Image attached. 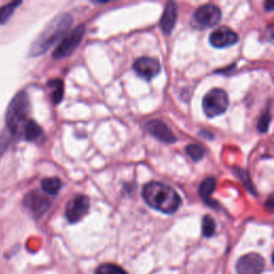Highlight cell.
Returning a JSON list of instances; mask_svg holds the SVG:
<instances>
[{"mask_svg":"<svg viewBox=\"0 0 274 274\" xmlns=\"http://www.w3.org/2000/svg\"><path fill=\"white\" fill-rule=\"evenodd\" d=\"M62 182L59 178L52 177V178H45L41 181V189L44 193L49 194V195H57L61 190Z\"/></svg>","mask_w":274,"mask_h":274,"instance_id":"cell-16","label":"cell"},{"mask_svg":"<svg viewBox=\"0 0 274 274\" xmlns=\"http://www.w3.org/2000/svg\"><path fill=\"white\" fill-rule=\"evenodd\" d=\"M230 100L226 91L220 88L210 90L202 99V109L209 118L223 115L228 108Z\"/></svg>","mask_w":274,"mask_h":274,"instance_id":"cell-4","label":"cell"},{"mask_svg":"<svg viewBox=\"0 0 274 274\" xmlns=\"http://www.w3.org/2000/svg\"><path fill=\"white\" fill-rule=\"evenodd\" d=\"M186 152L194 162H198V161H200V159L203 158V156L206 154V149L201 145L192 144V145H188L186 147Z\"/></svg>","mask_w":274,"mask_h":274,"instance_id":"cell-19","label":"cell"},{"mask_svg":"<svg viewBox=\"0 0 274 274\" xmlns=\"http://www.w3.org/2000/svg\"><path fill=\"white\" fill-rule=\"evenodd\" d=\"M72 22V16L68 13H62L56 16L33 41L29 50V56L39 57L47 53L55 43L58 42L70 30Z\"/></svg>","mask_w":274,"mask_h":274,"instance_id":"cell-2","label":"cell"},{"mask_svg":"<svg viewBox=\"0 0 274 274\" xmlns=\"http://www.w3.org/2000/svg\"><path fill=\"white\" fill-rule=\"evenodd\" d=\"M177 16L178 10L176 4L171 2L167 3L161 17V21H159V26H161L162 31L166 36H169V34L173 32L177 22Z\"/></svg>","mask_w":274,"mask_h":274,"instance_id":"cell-13","label":"cell"},{"mask_svg":"<svg viewBox=\"0 0 274 274\" xmlns=\"http://www.w3.org/2000/svg\"><path fill=\"white\" fill-rule=\"evenodd\" d=\"M43 131L40 125L34 120H28L24 128H22V135L27 142H36L42 136Z\"/></svg>","mask_w":274,"mask_h":274,"instance_id":"cell-15","label":"cell"},{"mask_svg":"<svg viewBox=\"0 0 274 274\" xmlns=\"http://www.w3.org/2000/svg\"><path fill=\"white\" fill-rule=\"evenodd\" d=\"M90 199L86 195L79 194L67 202L65 207V218L68 223L74 224L81 221L88 213Z\"/></svg>","mask_w":274,"mask_h":274,"instance_id":"cell-7","label":"cell"},{"mask_svg":"<svg viewBox=\"0 0 274 274\" xmlns=\"http://www.w3.org/2000/svg\"><path fill=\"white\" fill-rule=\"evenodd\" d=\"M85 31V26L79 25L75 27L72 31L68 32L58 44V47L55 49L53 53V58L56 60H61L68 56H71L78 48L79 43L82 42Z\"/></svg>","mask_w":274,"mask_h":274,"instance_id":"cell-6","label":"cell"},{"mask_svg":"<svg viewBox=\"0 0 274 274\" xmlns=\"http://www.w3.org/2000/svg\"><path fill=\"white\" fill-rule=\"evenodd\" d=\"M146 130L155 140L164 144H174L177 139L171 130L161 120H150L146 124Z\"/></svg>","mask_w":274,"mask_h":274,"instance_id":"cell-12","label":"cell"},{"mask_svg":"<svg viewBox=\"0 0 274 274\" xmlns=\"http://www.w3.org/2000/svg\"><path fill=\"white\" fill-rule=\"evenodd\" d=\"M239 41V36L231 28L222 26L213 30L209 36V42L215 49H226L233 47Z\"/></svg>","mask_w":274,"mask_h":274,"instance_id":"cell-9","label":"cell"},{"mask_svg":"<svg viewBox=\"0 0 274 274\" xmlns=\"http://www.w3.org/2000/svg\"><path fill=\"white\" fill-rule=\"evenodd\" d=\"M30 111V103L28 96L24 91L18 93L10 102L6 112L7 129L11 135L18 134L28 121Z\"/></svg>","mask_w":274,"mask_h":274,"instance_id":"cell-3","label":"cell"},{"mask_svg":"<svg viewBox=\"0 0 274 274\" xmlns=\"http://www.w3.org/2000/svg\"><path fill=\"white\" fill-rule=\"evenodd\" d=\"M133 68L140 77L146 81H150L161 72V63L157 59L151 58V57H141L135 60Z\"/></svg>","mask_w":274,"mask_h":274,"instance_id":"cell-10","label":"cell"},{"mask_svg":"<svg viewBox=\"0 0 274 274\" xmlns=\"http://www.w3.org/2000/svg\"><path fill=\"white\" fill-rule=\"evenodd\" d=\"M222 17L221 9L212 4L199 7L192 17V25L196 29H207L216 26Z\"/></svg>","mask_w":274,"mask_h":274,"instance_id":"cell-5","label":"cell"},{"mask_svg":"<svg viewBox=\"0 0 274 274\" xmlns=\"http://www.w3.org/2000/svg\"><path fill=\"white\" fill-rule=\"evenodd\" d=\"M20 5L21 2H11L3 7H0V25L7 24L11 16L15 12L16 8Z\"/></svg>","mask_w":274,"mask_h":274,"instance_id":"cell-18","label":"cell"},{"mask_svg":"<svg viewBox=\"0 0 274 274\" xmlns=\"http://www.w3.org/2000/svg\"><path fill=\"white\" fill-rule=\"evenodd\" d=\"M274 9V4L272 2H267L265 4V10L267 11H272Z\"/></svg>","mask_w":274,"mask_h":274,"instance_id":"cell-24","label":"cell"},{"mask_svg":"<svg viewBox=\"0 0 274 274\" xmlns=\"http://www.w3.org/2000/svg\"><path fill=\"white\" fill-rule=\"evenodd\" d=\"M24 206L36 218H40L51 207V201L39 191H31L24 198Z\"/></svg>","mask_w":274,"mask_h":274,"instance_id":"cell-11","label":"cell"},{"mask_svg":"<svg viewBox=\"0 0 274 274\" xmlns=\"http://www.w3.org/2000/svg\"><path fill=\"white\" fill-rule=\"evenodd\" d=\"M271 123V113L270 111L267 109L264 111V113H262L261 117L259 118L258 120V123H257V130L260 132V133H266L269 129V125Z\"/></svg>","mask_w":274,"mask_h":274,"instance_id":"cell-22","label":"cell"},{"mask_svg":"<svg viewBox=\"0 0 274 274\" xmlns=\"http://www.w3.org/2000/svg\"><path fill=\"white\" fill-rule=\"evenodd\" d=\"M143 197L149 207L165 214L175 213L181 206L179 194L173 188L157 181L149 182L144 187Z\"/></svg>","mask_w":274,"mask_h":274,"instance_id":"cell-1","label":"cell"},{"mask_svg":"<svg viewBox=\"0 0 274 274\" xmlns=\"http://www.w3.org/2000/svg\"><path fill=\"white\" fill-rule=\"evenodd\" d=\"M215 186H216V180L213 177L206 178L199 186L198 194L201 197V199L207 203L209 207L214 208V209H219L220 208L219 202H216L215 200L211 199V195L215 190Z\"/></svg>","mask_w":274,"mask_h":274,"instance_id":"cell-14","label":"cell"},{"mask_svg":"<svg viewBox=\"0 0 274 274\" xmlns=\"http://www.w3.org/2000/svg\"><path fill=\"white\" fill-rule=\"evenodd\" d=\"M48 86L53 89V93H52V101H53V103L55 105L59 104V103L63 99V94H64L63 82L59 78L52 79V81H50L48 83Z\"/></svg>","mask_w":274,"mask_h":274,"instance_id":"cell-17","label":"cell"},{"mask_svg":"<svg viewBox=\"0 0 274 274\" xmlns=\"http://www.w3.org/2000/svg\"><path fill=\"white\" fill-rule=\"evenodd\" d=\"M96 274H128L121 267L113 264L101 265L97 270Z\"/></svg>","mask_w":274,"mask_h":274,"instance_id":"cell-21","label":"cell"},{"mask_svg":"<svg viewBox=\"0 0 274 274\" xmlns=\"http://www.w3.org/2000/svg\"><path fill=\"white\" fill-rule=\"evenodd\" d=\"M265 268V259L257 253H248L237 261L238 274H261Z\"/></svg>","mask_w":274,"mask_h":274,"instance_id":"cell-8","label":"cell"},{"mask_svg":"<svg viewBox=\"0 0 274 274\" xmlns=\"http://www.w3.org/2000/svg\"><path fill=\"white\" fill-rule=\"evenodd\" d=\"M10 144V136H8L5 132L0 134V155H2Z\"/></svg>","mask_w":274,"mask_h":274,"instance_id":"cell-23","label":"cell"},{"mask_svg":"<svg viewBox=\"0 0 274 274\" xmlns=\"http://www.w3.org/2000/svg\"><path fill=\"white\" fill-rule=\"evenodd\" d=\"M216 230L215 221L211 218L210 215H204L202 218V224H201V231L202 235L207 238H210L214 235Z\"/></svg>","mask_w":274,"mask_h":274,"instance_id":"cell-20","label":"cell"}]
</instances>
